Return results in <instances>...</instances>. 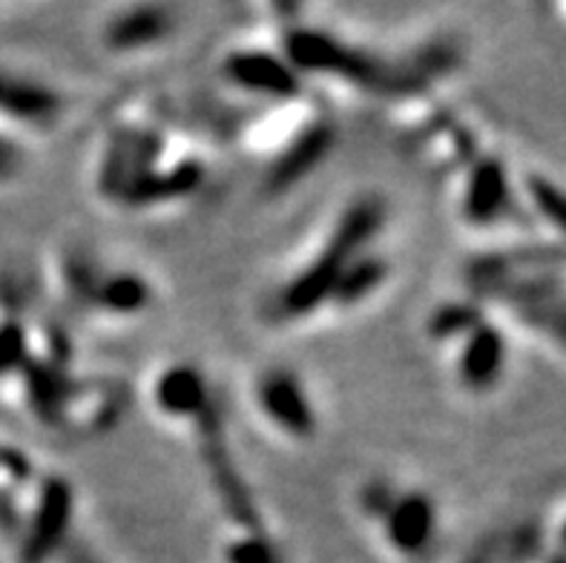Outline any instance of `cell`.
<instances>
[{"instance_id": "obj_1", "label": "cell", "mask_w": 566, "mask_h": 563, "mask_svg": "<svg viewBox=\"0 0 566 563\" xmlns=\"http://www.w3.org/2000/svg\"><path fill=\"white\" fill-rule=\"evenodd\" d=\"M205 167L172 150L170 138L150 124H115L98 153L95 190L124 210H156L201 190Z\"/></svg>"}, {"instance_id": "obj_2", "label": "cell", "mask_w": 566, "mask_h": 563, "mask_svg": "<svg viewBox=\"0 0 566 563\" xmlns=\"http://www.w3.org/2000/svg\"><path fill=\"white\" fill-rule=\"evenodd\" d=\"M386 225V205L377 196H359L343 207L314 257L302 264L271 296V316L282 325L302 322L328 311L331 293L366 250L374 248Z\"/></svg>"}, {"instance_id": "obj_3", "label": "cell", "mask_w": 566, "mask_h": 563, "mask_svg": "<svg viewBox=\"0 0 566 563\" xmlns=\"http://www.w3.org/2000/svg\"><path fill=\"white\" fill-rule=\"evenodd\" d=\"M280 52L302 79L319 75V79H328L366 95L397 98V95H420L431 86L411 64V58L409 61H388L359 43L343 41L328 29H287Z\"/></svg>"}, {"instance_id": "obj_4", "label": "cell", "mask_w": 566, "mask_h": 563, "mask_svg": "<svg viewBox=\"0 0 566 563\" xmlns=\"http://www.w3.org/2000/svg\"><path fill=\"white\" fill-rule=\"evenodd\" d=\"M357 509L397 561L423 563L438 552L440 507L423 489H402L395 480L374 478L359 489Z\"/></svg>"}, {"instance_id": "obj_5", "label": "cell", "mask_w": 566, "mask_h": 563, "mask_svg": "<svg viewBox=\"0 0 566 563\" xmlns=\"http://www.w3.org/2000/svg\"><path fill=\"white\" fill-rule=\"evenodd\" d=\"M251 399L259 417L285 440L311 442L319 435V411L308 385L287 365H268L251 385Z\"/></svg>"}, {"instance_id": "obj_6", "label": "cell", "mask_w": 566, "mask_h": 563, "mask_svg": "<svg viewBox=\"0 0 566 563\" xmlns=\"http://www.w3.org/2000/svg\"><path fill=\"white\" fill-rule=\"evenodd\" d=\"M224 84L239 95L248 98L265 101L273 107H287V104H300L305 79L294 66L287 64L285 55L265 46H237L222 58L219 66Z\"/></svg>"}, {"instance_id": "obj_7", "label": "cell", "mask_w": 566, "mask_h": 563, "mask_svg": "<svg viewBox=\"0 0 566 563\" xmlns=\"http://www.w3.org/2000/svg\"><path fill=\"white\" fill-rule=\"evenodd\" d=\"M446 351L452 357L454 379L467 394L495 392L510 368V340L501 322L492 320L489 311H483L481 320Z\"/></svg>"}, {"instance_id": "obj_8", "label": "cell", "mask_w": 566, "mask_h": 563, "mask_svg": "<svg viewBox=\"0 0 566 563\" xmlns=\"http://www.w3.org/2000/svg\"><path fill=\"white\" fill-rule=\"evenodd\" d=\"M517 192L510 179V167L495 156H474L463 170L458 190L460 219L474 230L501 228L517 216Z\"/></svg>"}, {"instance_id": "obj_9", "label": "cell", "mask_w": 566, "mask_h": 563, "mask_svg": "<svg viewBox=\"0 0 566 563\" xmlns=\"http://www.w3.org/2000/svg\"><path fill=\"white\" fill-rule=\"evenodd\" d=\"M334 144H337L334 124L325 122V118H305L282 142V147H276V156L268 165L265 179H262V190L276 199V196H285L294 187H300L302 181L325 165Z\"/></svg>"}, {"instance_id": "obj_10", "label": "cell", "mask_w": 566, "mask_h": 563, "mask_svg": "<svg viewBox=\"0 0 566 563\" xmlns=\"http://www.w3.org/2000/svg\"><path fill=\"white\" fill-rule=\"evenodd\" d=\"M75 101L61 86L21 72H0V118L32 133H50L70 118Z\"/></svg>"}, {"instance_id": "obj_11", "label": "cell", "mask_w": 566, "mask_h": 563, "mask_svg": "<svg viewBox=\"0 0 566 563\" xmlns=\"http://www.w3.org/2000/svg\"><path fill=\"white\" fill-rule=\"evenodd\" d=\"M72 521H75L72 486L64 478H46L41 498H38L32 518L27 523V532H23V563L55 561L61 550L72 541Z\"/></svg>"}, {"instance_id": "obj_12", "label": "cell", "mask_w": 566, "mask_h": 563, "mask_svg": "<svg viewBox=\"0 0 566 563\" xmlns=\"http://www.w3.org/2000/svg\"><path fill=\"white\" fill-rule=\"evenodd\" d=\"M179 32V18L170 7L142 3L124 7L109 14L101 27V43L113 55H142L170 41Z\"/></svg>"}, {"instance_id": "obj_13", "label": "cell", "mask_w": 566, "mask_h": 563, "mask_svg": "<svg viewBox=\"0 0 566 563\" xmlns=\"http://www.w3.org/2000/svg\"><path fill=\"white\" fill-rule=\"evenodd\" d=\"M150 399L161 417L179 423V426H187L210 403H216V394L201 368L190 363H172L153 377Z\"/></svg>"}, {"instance_id": "obj_14", "label": "cell", "mask_w": 566, "mask_h": 563, "mask_svg": "<svg viewBox=\"0 0 566 563\" xmlns=\"http://www.w3.org/2000/svg\"><path fill=\"white\" fill-rule=\"evenodd\" d=\"M156 291L144 279V273L118 271V268H101L95 279L84 314H98L107 320H138L153 307Z\"/></svg>"}, {"instance_id": "obj_15", "label": "cell", "mask_w": 566, "mask_h": 563, "mask_svg": "<svg viewBox=\"0 0 566 563\" xmlns=\"http://www.w3.org/2000/svg\"><path fill=\"white\" fill-rule=\"evenodd\" d=\"M388 279H391V262L386 257H380L374 248L366 250L348 268V273L339 279L337 291L331 293L328 311L348 314V311H357V307L368 305L388 285Z\"/></svg>"}, {"instance_id": "obj_16", "label": "cell", "mask_w": 566, "mask_h": 563, "mask_svg": "<svg viewBox=\"0 0 566 563\" xmlns=\"http://www.w3.org/2000/svg\"><path fill=\"white\" fill-rule=\"evenodd\" d=\"M521 199L526 201V213L532 225L553 233V242L566 248V190L558 181L546 179L544 173H524L517 181Z\"/></svg>"}, {"instance_id": "obj_17", "label": "cell", "mask_w": 566, "mask_h": 563, "mask_svg": "<svg viewBox=\"0 0 566 563\" xmlns=\"http://www.w3.org/2000/svg\"><path fill=\"white\" fill-rule=\"evenodd\" d=\"M224 563H285L268 535H239L224 543Z\"/></svg>"}, {"instance_id": "obj_18", "label": "cell", "mask_w": 566, "mask_h": 563, "mask_svg": "<svg viewBox=\"0 0 566 563\" xmlns=\"http://www.w3.org/2000/svg\"><path fill=\"white\" fill-rule=\"evenodd\" d=\"M27 153L18 147L9 136H0V181H12L23 173Z\"/></svg>"}, {"instance_id": "obj_19", "label": "cell", "mask_w": 566, "mask_h": 563, "mask_svg": "<svg viewBox=\"0 0 566 563\" xmlns=\"http://www.w3.org/2000/svg\"><path fill=\"white\" fill-rule=\"evenodd\" d=\"M553 557H560V561H566V514L560 518L558 529H555V555Z\"/></svg>"}]
</instances>
